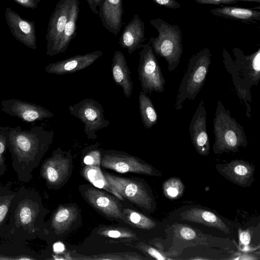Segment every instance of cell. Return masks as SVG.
<instances>
[{
  "label": "cell",
  "instance_id": "484cf974",
  "mask_svg": "<svg viewBox=\"0 0 260 260\" xmlns=\"http://www.w3.org/2000/svg\"><path fill=\"white\" fill-rule=\"evenodd\" d=\"M78 211L74 207H61L55 213L52 225L55 231L61 233L67 231L75 220Z\"/></svg>",
  "mask_w": 260,
  "mask_h": 260
},
{
  "label": "cell",
  "instance_id": "3957f363",
  "mask_svg": "<svg viewBox=\"0 0 260 260\" xmlns=\"http://www.w3.org/2000/svg\"><path fill=\"white\" fill-rule=\"evenodd\" d=\"M213 128L214 154L237 152L240 147L247 146L248 141L244 127L231 116L230 110L225 109L221 101L217 103Z\"/></svg>",
  "mask_w": 260,
  "mask_h": 260
},
{
  "label": "cell",
  "instance_id": "7c38bea8",
  "mask_svg": "<svg viewBox=\"0 0 260 260\" xmlns=\"http://www.w3.org/2000/svg\"><path fill=\"white\" fill-rule=\"evenodd\" d=\"M1 110L26 122H33L54 117L49 110L41 106L19 99L4 100L1 102Z\"/></svg>",
  "mask_w": 260,
  "mask_h": 260
},
{
  "label": "cell",
  "instance_id": "4dcf8cb0",
  "mask_svg": "<svg viewBox=\"0 0 260 260\" xmlns=\"http://www.w3.org/2000/svg\"><path fill=\"white\" fill-rule=\"evenodd\" d=\"M18 215L21 223L26 225L30 223L32 221L34 212L28 204H25L20 207Z\"/></svg>",
  "mask_w": 260,
  "mask_h": 260
},
{
  "label": "cell",
  "instance_id": "e575fe53",
  "mask_svg": "<svg viewBox=\"0 0 260 260\" xmlns=\"http://www.w3.org/2000/svg\"><path fill=\"white\" fill-rule=\"evenodd\" d=\"M143 247V248H143L149 255L151 256L155 259L158 260L167 259V257L165 254L161 253L159 250L154 248L147 245L144 246Z\"/></svg>",
  "mask_w": 260,
  "mask_h": 260
},
{
  "label": "cell",
  "instance_id": "f1b7e54d",
  "mask_svg": "<svg viewBox=\"0 0 260 260\" xmlns=\"http://www.w3.org/2000/svg\"><path fill=\"white\" fill-rule=\"evenodd\" d=\"M165 196L169 199L180 197L184 191V186L179 178L173 177L166 180L162 186Z\"/></svg>",
  "mask_w": 260,
  "mask_h": 260
},
{
  "label": "cell",
  "instance_id": "8992f818",
  "mask_svg": "<svg viewBox=\"0 0 260 260\" xmlns=\"http://www.w3.org/2000/svg\"><path fill=\"white\" fill-rule=\"evenodd\" d=\"M141 48L138 73L142 91L150 95L153 91L162 92L166 82L156 55L149 42Z\"/></svg>",
  "mask_w": 260,
  "mask_h": 260
},
{
  "label": "cell",
  "instance_id": "60d3db41",
  "mask_svg": "<svg viewBox=\"0 0 260 260\" xmlns=\"http://www.w3.org/2000/svg\"><path fill=\"white\" fill-rule=\"evenodd\" d=\"M63 245L60 243H56L53 246V249L55 252H61L63 250Z\"/></svg>",
  "mask_w": 260,
  "mask_h": 260
},
{
  "label": "cell",
  "instance_id": "d6a6232c",
  "mask_svg": "<svg viewBox=\"0 0 260 260\" xmlns=\"http://www.w3.org/2000/svg\"><path fill=\"white\" fill-rule=\"evenodd\" d=\"M102 234L112 238L133 237L135 235L130 232L118 229H108L102 232Z\"/></svg>",
  "mask_w": 260,
  "mask_h": 260
},
{
  "label": "cell",
  "instance_id": "ac0fdd59",
  "mask_svg": "<svg viewBox=\"0 0 260 260\" xmlns=\"http://www.w3.org/2000/svg\"><path fill=\"white\" fill-rule=\"evenodd\" d=\"M87 201L105 215L126 221L121 207L114 198L94 187H89L84 191Z\"/></svg>",
  "mask_w": 260,
  "mask_h": 260
},
{
  "label": "cell",
  "instance_id": "8fae6325",
  "mask_svg": "<svg viewBox=\"0 0 260 260\" xmlns=\"http://www.w3.org/2000/svg\"><path fill=\"white\" fill-rule=\"evenodd\" d=\"M73 0H60L49 20L46 40L47 55H57L59 41L68 21Z\"/></svg>",
  "mask_w": 260,
  "mask_h": 260
},
{
  "label": "cell",
  "instance_id": "ab89813d",
  "mask_svg": "<svg viewBox=\"0 0 260 260\" xmlns=\"http://www.w3.org/2000/svg\"><path fill=\"white\" fill-rule=\"evenodd\" d=\"M105 0H86L92 12L96 15H99L98 7Z\"/></svg>",
  "mask_w": 260,
  "mask_h": 260
},
{
  "label": "cell",
  "instance_id": "4316f807",
  "mask_svg": "<svg viewBox=\"0 0 260 260\" xmlns=\"http://www.w3.org/2000/svg\"><path fill=\"white\" fill-rule=\"evenodd\" d=\"M139 104L143 124L146 128H151L157 123L158 115L152 101L142 91L139 93Z\"/></svg>",
  "mask_w": 260,
  "mask_h": 260
},
{
  "label": "cell",
  "instance_id": "9c48e42d",
  "mask_svg": "<svg viewBox=\"0 0 260 260\" xmlns=\"http://www.w3.org/2000/svg\"><path fill=\"white\" fill-rule=\"evenodd\" d=\"M103 174L108 183L122 197L146 210L150 211L152 209L154 204L153 199L142 183L107 173Z\"/></svg>",
  "mask_w": 260,
  "mask_h": 260
},
{
  "label": "cell",
  "instance_id": "603a6c76",
  "mask_svg": "<svg viewBox=\"0 0 260 260\" xmlns=\"http://www.w3.org/2000/svg\"><path fill=\"white\" fill-rule=\"evenodd\" d=\"M213 15L226 19H233L246 23H255L260 20V11L254 9H248L233 6H223L210 10Z\"/></svg>",
  "mask_w": 260,
  "mask_h": 260
},
{
  "label": "cell",
  "instance_id": "9a60e30c",
  "mask_svg": "<svg viewBox=\"0 0 260 260\" xmlns=\"http://www.w3.org/2000/svg\"><path fill=\"white\" fill-rule=\"evenodd\" d=\"M7 23L12 36L19 42L32 49H37L35 22L22 18L10 8L5 12Z\"/></svg>",
  "mask_w": 260,
  "mask_h": 260
},
{
  "label": "cell",
  "instance_id": "f35d334b",
  "mask_svg": "<svg viewBox=\"0 0 260 260\" xmlns=\"http://www.w3.org/2000/svg\"><path fill=\"white\" fill-rule=\"evenodd\" d=\"M10 201L8 200L0 202V223L4 220L8 211Z\"/></svg>",
  "mask_w": 260,
  "mask_h": 260
},
{
  "label": "cell",
  "instance_id": "74e56055",
  "mask_svg": "<svg viewBox=\"0 0 260 260\" xmlns=\"http://www.w3.org/2000/svg\"><path fill=\"white\" fill-rule=\"evenodd\" d=\"M16 3L27 8L35 9L40 0H14Z\"/></svg>",
  "mask_w": 260,
  "mask_h": 260
},
{
  "label": "cell",
  "instance_id": "30bf717a",
  "mask_svg": "<svg viewBox=\"0 0 260 260\" xmlns=\"http://www.w3.org/2000/svg\"><path fill=\"white\" fill-rule=\"evenodd\" d=\"M170 229L173 243L168 252L172 253L175 250L176 253L179 248L197 245L220 247L219 240L221 239L205 234L189 225L176 223Z\"/></svg>",
  "mask_w": 260,
  "mask_h": 260
},
{
  "label": "cell",
  "instance_id": "1f68e13d",
  "mask_svg": "<svg viewBox=\"0 0 260 260\" xmlns=\"http://www.w3.org/2000/svg\"><path fill=\"white\" fill-rule=\"evenodd\" d=\"M9 126H0V165L4 162V153L8 145Z\"/></svg>",
  "mask_w": 260,
  "mask_h": 260
},
{
  "label": "cell",
  "instance_id": "d4e9b609",
  "mask_svg": "<svg viewBox=\"0 0 260 260\" xmlns=\"http://www.w3.org/2000/svg\"><path fill=\"white\" fill-rule=\"evenodd\" d=\"M83 176L97 188L105 189L120 200L122 197L108 183L98 166H87L83 171Z\"/></svg>",
  "mask_w": 260,
  "mask_h": 260
},
{
  "label": "cell",
  "instance_id": "b9f144b4",
  "mask_svg": "<svg viewBox=\"0 0 260 260\" xmlns=\"http://www.w3.org/2000/svg\"><path fill=\"white\" fill-rule=\"evenodd\" d=\"M257 2L258 3H260V0H237V2Z\"/></svg>",
  "mask_w": 260,
  "mask_h": 260
},
{
  "label": "cell",
  "instance_id": "52a82bcc",
  "mask_svg": "<svg viewBox=\"0 0 260 260\" xmlns=\"http://www.w3.org/2000/svg\"><path fill=\"white\" fill-rule=\"evenodd\" d=\"M70 114L84 124V132L88 139H95L96 132L106 128L110 121L105 118L103 106L92 99H85L69 107Z\"/></svg>",
  "mask_w": 260,
  "mask_h": 260
},
{
  "label": "cell",
  "instance_id": "7bdbcfd3",
  "mask_svg": "<svg viewBox=\"0 0 260 260\" xmlns=\"http://www.w3.org/2000/svg\"><path fill=\"white\" fill-rule=\"evenodd\" d=\"M237 1V0H236Z\"/></svg>",
  "mask_w": 260,
  "mask_h": 260
},
{
  "label": "cell",
  "instance_id": "7a4b0ae2",
  "mask_svg": "<svg viewBox=\"0 0 260 260\" xmlns=\"http://www.w3.org/2000/svg\"><path fill=\"white\" fill-rule=\"evenodd\" d=\"M54 132L42 126L23 130L17 126L9 128L8 146L13 156L19 161L39 159L46 152L53 141Z\"/></svg>",
  "mask_w": 260,
  "mask_h": 260
},
{
  "label": "cell",
  "instance_id": "8d00e7d4",
  "mask_svg": "<svg viewBox=\"0 0 260 260\" xmlns=\"http://www.w3.org/2000/svg\"><path fill=\"white\" fill-rule=\"evenodd\" d=\"M195 2L200 4H211L216 5L235 4L237 2L236 0H195Z\"/></svg>",
  "mask_w": 260,
  "mask_h": 260
},
{
  "label": "cell",
  "instance_id": "836d02e7",
  "mask_svg": "<svg viewBox=\"0 0 260 260\" xmlns=\"http://www.w3.org/2000/svg\"><path fill=\"white\" fill-rule=\"evenodd\" d=\"M252 240V232L250 229L239 231V241L241 244L247 247Z\"/></svg>",
  "mask_w": 260,
  "mask_h": 260
},
{
  "label": "cell",
  "instance_id": "2e32d148",
  "mask_svg": "<svg viewBox=\"0 0 260 260\" xmlns=\"http://www.w3.org/2000/svg\"><path fill=\"white\" fill-rule=\"evenodd\" d=\"M70 158V153L62 151L60 148L54 151L43 166L42 173L44 178L51 184L62 183L69 174Z\"/></svg>",
  "mask_w": 260,
  "mask_h": 260
},
{
  "label": "cell",
  "instance_id": "ffe728a7",
  "mask_svg": "<svg viewBox=\"0 0 260 260\" xmlns=\"http://www.w3.org/2000/svg\"><path fill=\"white\" fill-rule=\"evenodd\" d=\"M123 14L122 0H105L99 7V16L103 25L115 35L121 28Z\"/></svg>",
  "mask_w": 260,
  "mask_h": 260
},
{
  "label": "cell",
  "instance_id": "f546056e",
  "mask_svg": "<svg viewBox=\"0 0 260 260\" xmlns=\"http://www.w3.org/2000/svg\"><path fill=\"white\" fill-rule=\"evenodd\" d=\"M99 144H95L89 146L88 151L83 158L84 163L87 166H98L101 165V152L98 148Z\"/></svg>",
  "mask_w": 260,
  "mask_h": 260
},
{
  "label": "cell",
  "instance_id": "e0dca14e",
  "mask_svg": "<svg viewBox=\"0 0 260 260\" xmlns=\"http://www.w3.org/2000/svg\"><path fill=\"white\" fill-rule=\"evenodd\" d=\"M101 50L84 54H78L53 63H50L45 68V72L57 75H64L71 74L93 64L102 55Z\"/></svg>",
  "mask_w": 260,
  "mask_h": 260
},
{
  "label": "cell",
  "instance_id": "5b68a950",
  "mask_svg": "<svg viewBox=\"0 0 260 260\" xmlns=\"http://www.w3.org/2000/svg\"><path fill=\"white\" fill-rule=\"evenodd\" d=\"M212 55L210 49L204 48L189 60L176 97L175 108L180 110L186 100H194L206 80Z\"/></svg>",
  "mask_w": 260,
  "mask_h": 260
},
{
  "label": "cell",
  "instance_id": "ba28073f",
  "mask_svg": "<svg viewBox=\"0 0 260 260\" xmlns=\"http://www.w3.org/2000/svg\"><path fill=\"white\" fill-rule=\"evenodd\" d=\"M101 165L119 173L133 172L147 175H161L151 165L143 162L137 157L114 150L105 151L101 158Z\"/></svg>",
  "mask_w": 260,
  "mask_h": 260
},
{
  "label": "cell",
  "instance_id": "4fadbf2b",
  "mask_svg": "<svg viewBox=\"0 0 260 260\" xmlns=\"http://www.w3.org/2000/svg\"><path fill=\"white\" fill-rule=\"evenodd\" d=\"M189 131L192 144L197 152L200 155L207 156L210 146L207 131V111L203 100L200 101L194 113Z\"/></svg>",
  "mask_w": 260,
  "mask_h": 260
},
{
  "label": "cell",
  "instance_id": "277c9868",
  "mask_svg": "<svg viewBox=\"0 0 260 260\" xmlns=\"http://www.w3.org/2000/svg\"><path fill=\"white\" fill-rule=\"evenodd\" d=\"M150 23L158 36L150 37L149 42L155 55L165 59L168 70L172 72L179 65L183 52L181 30L178 25L159 18L151 19Z\"/></svg>",
  "mask_w": 260,
  "mask_h": 260
},
{
  "label": "cell",
  "instance_id": "7402d4cb",
  "mask_svg": "<svg viewBox=\"0 0 260 260\" xmlns=\"http://www.w3.org/2000/svg\"><path fill=\"white\" fill-rule=\"evenodd\" d=\"M111 72L115 83L122 88L124 95L129 99L133 92V82L131 78V71L125 57L120 51H115L114 53Z\"/></svg>",
  "mask_w": 260,
  "mask_h": 260
},
{
  "label": "cell",
  "instance_id": "44dd1931",
  "mask_svg": "<svg viewBox=\"0 0 260 260\" xmlns=\"http://www.w3.org/2000/svg\"><path fill=\"white\" fill-rule=\"evenodd\" d=\"M179 219L192 222L201 223L217 229L226 234H230L229 228L215 214L206 209L194 207L180 212Z\"/></svg>",
  "mask_w": 260,
  "mask_h": 260
},
{
  "label": "cell",
  "instance_id": "cb8c5ba5",
  "mask_svg": "<svg viewBox=\"0 0 260 260\" xmlns=\"http://www.w3.org/2000/svg\"><path fill=\"white\" fill-rule=\"evenodd\" d=\"M79 5L78 0H73L69 18L59 42L57 54L64 53L70 42L76 36L77 22L80 12Z\"/></svg>",
  "mask_w": 260,
  "mask_h": 260
},
{
  "label": "cell",
  "instance_id": "83f0119b",
  "mask_svg": "<svg viewBox=\"0 0 260 260\" xmlns=\"http://www.w3.org/2000/svg\"><path fill=\"white\" fill-rule=\"evenodd\" d=\"M122 211L126 221L138 228L150 230L156 225L151 219L137 211L129 209H124Z\"/></svg>",
  "mask_w": 260,
  "mask_h": 260
},
{
  "label": "cell",
  "instance_id": "d590c367",
  "mask_svg": "<svg viewBox=\"0 0 260 260\" xmlns=\"http://www.w3.org/2000/svg\"><path fill=\"white\" fill-rule=\"evenodd\" d=\"M156 4L167 8L176 9L181 7V5L176 0H152Z\"/></svg>",
  "mask_w": 260,
  "mask_h": 260
},
{
  "label": "cell",
  "instance_id": "d6986e66",
  "mask_svg": "<svg viewBox=\"0 0 260 260\" xmlns=\"http://www.w3.org/2000/svg\"><path fill=\"white\" fill-rule=\"evenodd\" d=\"M145 40L144 22L136 14L125 25L119 39V44L126 49L129 54H132L141 47L142 43Z\"/></svg>",
  "mask_w": 260,
  "mask_h": 260
},
{
  "label": "cell",
  "instance_id": "5bb4252c",
  "mask_svg": "<svg viewBox=\"0 0 260 260\" xmlns=\"http://www.w3.org/2000/svg\"><path fill=\"white\" fill-rule=\"evenodd\" d=\"M217 172L225 179L243 187H250L254 181L255 167L248 161L234 159L216 165Z\"/></svg>",
  "mask_w": 260,
  "mask_h": 260
},
{
  "label": "cell",
  "instance_id": "6da1fadb",
  "mask_svg": "<svg viewBox=\"0 0 260 260\" xmlns=\"http://www.w3.org/2000/svg\"><path fill=\"white\" fill-rule=\"evenodd\" d=\"M234 60L225 48L222 49L223 63L231 75L233 84L241 101L246 107V115L251 118L252 96L250 88L260 80V48L250 55L244 54L240 48L232 49Z\"/></svg>",
  "mask_w": 260,
  "mask_h": 260
}]
</instances>
